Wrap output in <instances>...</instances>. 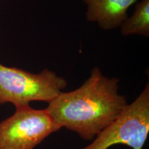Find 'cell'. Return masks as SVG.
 Wrapping results in <instances>:
<instances>
[{
    "mask_svg": "<svg viewBox=\"0 0 149 149\" xmlns=\"http://www.w3.org/2000/svg\"><path fill=\"white\" fill-rule=\"evenodd\" d=\"M118 84V79L106 77L95 67L79 88L61 92L46 109L61 128L91 140L128 105L125 97L119 93Z\"/></svg>",
    "mask_w": 149,
    "mask_h": 149,
    "instance_id": "1",
    "label": "cell"
},
{
    "mask_svg": "<svg viewBox=\"0 0 149 149\" xmlns=\"http://www.w3.org/2000/svg\"><path fill=\"white\" fill-rule=\"evenodd\" d=\"M61 128L46 109L17 107L13 114L0 122V149H34Z\"/></svg>",
    "mask_w": 149,
    "mask_h": 149,
    "instance_id": "4",
    "label": "cell"
},
{
    "mask_svg": "<svg viewBox=\"0 0 149 149\" xmlns=\"http://www.w3.org/2000/svg\"><path fill=\"white\" fill-rule=\"evenodd\" d=\"M87 6L86 17L104 30L120 27L128 18V9L137 0H81Z\"/></svg>",
    "mask_w": 149,
    "mask_h": 149,
    "instance_id": "5",
    "label": "cell"
},
{
    "mask_svg": "<svg viewBox=\"0 0 149 149\" xmlns=\"http://www.w3.org/2000/svg\"><path fill=\"white\" fill-rule=\"evenodd\" d=\"M66 86V80L52 70L35 74L0 63V104H12L17 108L34 101L49 103Z\"/></svg>",
    "mask_w": 149,
    "mask_h": 149,
    "instance_id": "2",
    "label": "cell"
},
{
    "mask_svg": "<svg viewBox=\"0 0 149 149\" xmlns=\"http://www.w3.org/2000/svg\"><path fill=\"white\" fill-rule=\"evenodd\" d=\"M149 134V84L131 104L83 149H109L117 144L143 149Z\"/></svg>",
    "mask_w": 149,
    "mask_h": 149,
    "instance_id": "3",
    "label": "cell"
},
{
    "mask_svg": "<svg viewBox=\"0 0 149 149\" xmlns=\"http://www.w3.org/2000/svg\"><path fill=\"white\" fill-rule=\"evenodd\" d=\"M120 27L121 33L125 36L140 35L149 37V0H141L137 3L133 15Z\"/></svg>",
    "mask_w": 149,
    "mask_h": 149,
    "instance_id": "6",
    "label": "cell"
}]
</instances>
